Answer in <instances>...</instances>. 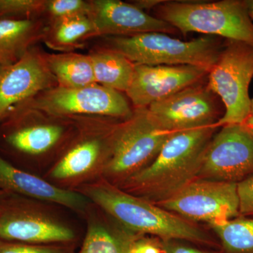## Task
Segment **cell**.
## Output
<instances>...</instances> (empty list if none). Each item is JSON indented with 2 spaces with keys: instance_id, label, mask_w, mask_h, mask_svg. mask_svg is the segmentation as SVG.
I'll return each mask as SVG.
<instances>
[{
  "instance_id": "7",
  "label": "cell",
  "mask_w": 253,
  "mask_h": 253,
  "mask_svg": "<svg viewBox=\"0 0 253 253\" xmlns=\"http://www.w3.org/2000/svg\"><path fill=\"white\" fill-rule=\"evenodd\" d=\"M253 77V46L228 41L207 77L208 87L221 99L225 109L216 127L244 124L249 119Z\"/></svg>"
},
{
  "instance_id": "17",
  "label": "cell",
  "mask_w": 253,
  "mask_h": 253,
  "mask_svg": "<svg viewBox=\"0 0 253 253\" xmlns=\"http://www.w3.org/2000/svg\"><path fill=\"white\" fill-rule=\"evenodd\" d=\"M0 190L9 195L62 206L84 217L92 204L80 193L58 187L44 178L16 168L1 156Z\"/></svg>"
},
{
  "instance_id": "6",
  "label": "cell",
  "mask_w": 253,
  "mask_h": 253,
  "mask_svg": "<svg viewBox=\"0 0 253 253\" xmlns=\"http://www.w3.org/2000/svg\"><path fill=\"white\" fill-rule=\"evenodd\" d=\"M172 134L156 126L146 108L134 109L131 117L115 126L111 153L101 179L121 185L149 166Z\"/></svg>"
},
{
  "instance_id": "30",
  "label": "cell",
  "mask_w": 253,
  "mask_h": 253,
  "mask_svg": "<svg viewBox=\"0 0 253 253\" xmlns=\"http://www.w3.org/2000/svg\"><path fill=\"white\" fill-rule=\"evenodd\" d=\"M245 124L247 125L248 126L253 129V99H251V114H250L249 119L245 123Z\"/></svg>"
},
{
  "instance_id": "29",
  "label": "cell",
  "mask_w": 253,
  "mask_h": 253,
  "mask_svg": "<svg viewBox=\"0 0 253 253\" xmlns=\"http://www.w3.org/2000/svg\"><path fill=\"white\" fill-rule=\"evenodd\" d=\"M163 250L166 253H208L192 248L169 244L168 241H166L163 244Z\"/></svg>"
},
{
  "instance_id": "13",
  "label": "cell",
  "mask_w": 253,
  "mask_h": 253,
  "mask_svg": "<svg viewBox=\"0 0 253 253\" xmlns=\"http://www.w3.org/2000/svg\"><path fill=\"white\" fill-rule=\"evenodd\" d=\"M217 98L203 81L150 105L146 110L161 130L173 134L215 126L222 117Z\"/></svg>"
},
{
  "instance_id": "4",
  "label": "cell",
  "mask_w": 253,
  "mask_h": 253,
  "mask_svg": "<svg viewBox=\"0 0 253 253\" xmlns=\"http://www.w3.org/2000/svg\"><path fill=\"white\" fill-rule=\"evenodd\" d=\"M156 10L157 18L185 36L196 32L253 46V22L245 1H162Z\"/></svg>"
},
{
  "instance_id": "25",
  "label": "cell",
  "mask_w": 253,
  "mask_h": 253,
  "mask_svg": "<svg viewBox=\"0 0 253 253\" xmlns=\"http://www.w3.org/2000/svg\"><path fill=\"white\" fill-rule=\"evenodd\" d=\"M76 244L35 245L0 239V253H76Z\"/></svg>"
},
{
  "instance_id": "15",
  "label": "cell",
  "mask_w": 253,
  "mask_h": 253,
  "mask_svg": "<svg viewBox=\"0 0 253 253\" xmlns=\"http://www.w3.org/2000/svg\"><path fill=\"white\" fill-rule=\"evenodd\" d=\"M208 71L197 66L134 64L126 96L134 109L147 108L177 91L207 78Z\"/></svg>"
},
{
  "instance_id": "28",
  "label": "cell",
  "mask_w": 253,
  "mask_h": 253,
  "mask_svg": "<svg viewBox=\"0 0 253 253\" xmlns=\"http://www.w3.org/2000/svg\"><path fill=\"white\" fill-rule=\"evenodd\" d=\"M131 253H161V251L156 245L139 236L134 242Z\"/></svg>"
},
{
  "instance_id": "23",
  "label": "cell",
  "mask_w": 253,
  "mask_h": 253,
  "mask_svg": "<svg viewBox=\"0 0 253 253\" xmlns=\"http://www.w3.org/2000/svg\"><path fill=\"white\" fill-rule=\"evenodd\" d=\"M211 226L226 253H253V218L239 217Z\"/></svg>"
},
{
  "instance_id": "18",
  "label": "cell",
  "mask_w": 253,
  "mask_h": 253,
  "mask_svg": "<svg viewBox=\"0 0 253 253\" xmlns=\"http://www.w3.org/2000/svg\"><path fill=\"white\" fill-rule=\"evenodd\" d=\"M106 212L91 204L85 217L86 230L78 253H131L139 237L118 222L110 224Z\"/></svg>"
},
{
  "instance_id": "10",
  "label": "cell",
  "mask_w": 253,
  "mask_h": 253,
  "mask_svg": "<svg viewBox=\"0 0 253 253\" xmlns=\"http://www.w3.org/2000/svg\"><path fill=\"white\" fill-rule=\"evenodd\" d=\"M9 119L3 134L6 144L38 161L50 157L54 161L76 129L74 118L52 117L35 109H19Z\"/></svg>"
},
{
  "instance_id": "14",
  "label": "cell",
  "mask_w": 253,
  "mask_h": 253,
  "mask_svg": "<svg viewBox=\"0 0 253 253\" xmlns=\"http://www.w3.org/2000/svg\"><path fill=\"white\" fill-rule=\"evenodd\" d=\"M57 85L44 54L30 49L21 59L0 69V122L10 118L44 91Z\"/></svg>"
},
{
  "instance_id": "19",
  "label": "cell",
  "mask_w": 253,
  "mask_h": 253,
  "mask_svg": "<svg viewBox=\"0 0 253 253\" xmlns=\"http://www.w3.org/2000/svg\"><path fill=\"white\" fill-rule=\"evenodd\" d=\"M46 27L34 18L0 19V64L9 66L21 59L35 42L44 38Z\"/></svg>"
},
{
  "instance_id": "2",
  "label": "cell",
  "mask_w": 253,
  "mask_h": 253,
  "mask_svg": "<svg viewBox=\"0 0 253 253\" xmlns=\"http://www.w3.org/2000/svg\"><path fill=\"white\" fill-rule=\"evenodd\" d=\"M76 191L136 235L151 234L165 241L183 239L208 242L206 234L191 221L104 179L82 186Z\"/></svg>"
},
{
  "instance_id": "12",
  "label": "cell",
  "mask_w": 253,
  "mask_h": 253,
  "mask_svg": "<svg viewBox=\"0 0 253 253\" xmlns=\"http://www.w3.org/2000/svg\"><path fill=\"white\" fill-rule=\"evenodd\" d=\"M253 176V129L227 125L214 134L205 151L197 179L239 183Z\"/></svg>"
},
{
  "instance_id": "3",
  "label": "cell",
  "mask_w": 253,
  "mask_h": 253,
  "mask_svg": "<svg viewBox=\"0 0 253 253\" xmlns=\"http://www.w3.org/2000/svg\"><path fill=\"white\" fill-rule=\"evenodd\" d=\"M74 119L73 135L43 178L61 189L76 191L102 178L117 123L106 118Z\"/></svg>"
},
{
  "instance_id": "5",
  "label": "cell",
  "mask_w": 253,
  "mask_h": 253,
  "mask_svg": "<svg viewBox=\"0 0 253 253\" xmlns=\"http://www.w3.org/2000/svg\"><path fill=\"white\" fill-rule=\"evenodd\" d=\"M109 48L136 65L197 66L208 73L217 62L224 44L217 37L182 41L161 33L111 37Z\"/></svg>"
},
{
  "instance_id": "22",
  "label": "cell",
  "mask_w": 253,
  "mask_h": 253,
  "mask_svg": "<svg viewBox=\"0 0 253 253\" xmlns=\"http://www.w3.org/2000/svg\"><path fill=\"white\" fill-rule=\"evenodd\" d=\"M92 37L96 31L89 16H78L51 21L43 40L51 49L69 52Z\"/></svg>"
},
{
  "instance_id": "32",
  "label": "cell",
  "mask_w": 253,
  "mask_h": 253,
  "mask_svg": "<svg viewBox=\"0 0 253 253\" xmlns=\"http://www.w3.org/2000/svg\"><path fill=\"white\" fill-rule=\"evenodd\" d=\"M9 194H8L7 193L0 190V200L4 199V198L6 197V196H9Z\"/></svg>"
},
{
  "instance_id": "11",
  "label": "cell",
  "mask_w": 253,
  "mask_h": 253,
  "mask_svg": "<svg viewBox=\"0 0 253 253\" xmlns=\"http://www.w3.org/2000/svg\"><path fill=\"white\" fill-rule=\"evenodd\" d=\"M157 206L186 220L211 225L241 217L238 183L196 179Z\"/></svg>"
},
{
  "instance_id": "31",
  "label": "cell",
  "mask_w": 253,
  "mask_h": 253,
  "mask_svg": "<svg viewBox=\"0 0 253 253\" xmlns=\"http://www.w3.org/2000/svg\"><path fill=\"white\" fill-rule=\"evenodd\" d=\"M245 2L247 6L250 16H251V19L253 20V0H246Z\"/></svg>"
},
{
  "instance_id": "16",
  "label": "cell",
  "mask_w": 253,
  "mask_h": 253,
  "mask_svg": "<svg viewBox=\"0 0 253 253\" xmlns=\"http://www.w3.org/2000/svg\"><path fill=\"white\" fill-rule=\"evenodd\" d=\"M90 4L89 16L94 24L96 37L131 36L148 33L174 34L177 31L134 4L119 0H93Z\"/></svg>"
},
{
  "instance_id": "26",
  "label": "cell",
  "mask_w": 253,
  "mask_h": 253,
  "mask_svg": "<svg viewBox=\"0 0 253 253\" xmlns=\"http://www.w3.org/2000/svg\"><path fill=\"white\" fill-rule=\"evenodd\" d=\"M44 0H0V18L42 14Z\"/></svg>"
},
{
  "instance_id": "8",
  "label": "cell",
  "mask_w": 253,
  "mask_h": 253,
  "mask_svg": "<svg viewBox=\"0 0 253 253\" xmlns=\"http://www.w3.org/2000/svg\"><path fill=\"white\" fill-rule=\"evenodd\" d=\"M9 195L0 200V239L35 245L76 244L72 226L45 203Z\"/></svg>"
},
{
  "instance_id": "27",
  "label": "cell",
  "mask_w": 253,
  "mask_h": 253,
  "mask_svg": "<svg viewBox=\"0 0 253 253\" xmlns=\"http://www.w3.org/2000/svg\"><path fill=\"white\" fill-rule=\"evenodd\" d=\"M241 217L253 216V176L238 183Z\"/></svg>"
},
{
  "instance_id": "24",
  "label": "cell",
  "mask_w": 253,
  "mask_h": 253,
  "mask_svg": "<svg viewBox=\"0 0 253 253\" xmlns=\"http://www.w3.org/2000/svg\"><path fill=\"white\" fill-rule=\"evenodd\" d=\"M90 1L83 0H45L43 14L51 21L78 16H89Z\"/></svg>"
},
{
  "instance_id": "20",
  "label": "cell",
  "mask_w": 253,
  "mask_h": 253,
  "mask_svg": "<svg viewBox=\"0 0 253 253\" xmlns=\"http://www.w3.org/2000/svg\"><path fill=\"white\" fill-rule=\"evenodd\" d=\"M89 55L96 84L126 92L134 74V63L109 47L93 50Z\"/></svg>"
},
{
  "instance_id": "21",
  "label": "cell",
  "mask_w": 253,
  "mask_h": 253,
  "mask_svg": "<svg viewBox=\"0 0 253 253\" xmlns=\"http://www.w3.org/2000/svg\"><path fill=\"white\" fill-rule=\"evenodd\" d=\"M43 54L58 86L76 88L96 84L89 54L73 52Z\"/></svg>"
},
{
  "instance_id": "9",
  "label": "cell",
  "mask_w": 253,
  "mask_h": 253,
  "mask_svg": "<svg viewBox=\"0 0 253 253\" xmlns=\"http://www.w3.org/2000/svg\"><path fill=\"white\" fill-rule=\"evenodd\" d=\"M21 109L37 110L55 118L122 121L131 117L134 111L122 92L99 84L76 88L56 85L38 94Z\"/></svg>"
},
{
  "instance_id": "1",
  "label": "cell",
  "mask_w": 253,
  "mask_h": 253,
  "mask_svg": "<svg viewBox=\"0 0 253 253\" xmlns=\"http://www.w3.org/2000/svg\"><path fill=\"white\" fill-rule=\"evenodd\" d=\"M215 126L173 133L147 167L118 186L156 204L169 199L197 179Z\"/></svg>"
}]
</instances>
